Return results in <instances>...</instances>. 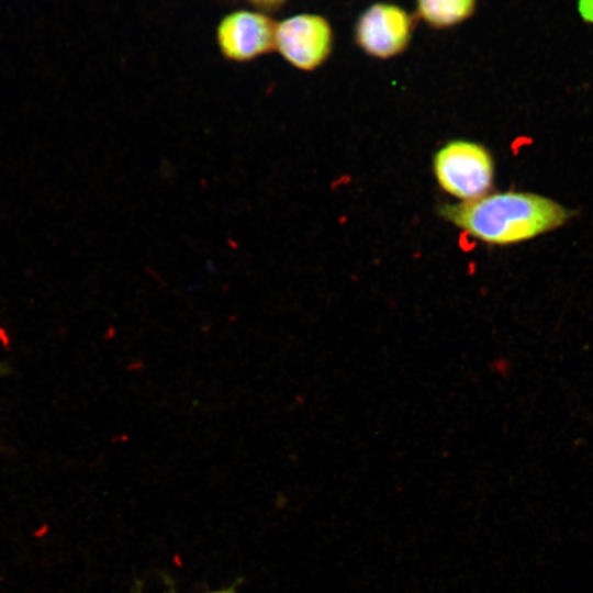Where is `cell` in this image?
I'll return each instance as SVG.
<instances>
[{"mask_svg": "<svg viewBox=\"0 0 593 593\" xmlns=\"http://www.w3.org/2000/svg\"><path fill=\"white\" fill-rule=\"evenodd\" d=\"M440 215L472 237L491 245H512L563 225L570 217L558 202L532 192L505 191L445 204Z\"/></svg>", "mask_w": 593, "mask_h": 593, "instance_id": "cell-1", "label": "cell"}, {"mask_svg": "<svg viewBox=\"0 0 593 593\" xmlns=\"http://www.w3.org/2000/svg\"><path fill=\"white\" fill-rule=\"evenodd\" d=\"M433 170L445 192L469 201L489 192L494 178V161L483 145L455 139L437 150Z\"/></svg>", "mask_w": 593, "mask_h": 593, "instance_id": "cell-2", "label": "cell"}, {"mask_svg": "<svg viewBox=\"0 0 593 593\" xmlns=\"http://www.w3.org/2000/svg\"><path fill=\"white\" fill-rule=\"evenodd\" d=\"M333 45V27L323 15L299 13L276 25L275 49L299 70L312 71L321 67Z\"/></svg>", "mask_w": 593, "mask_h": 593, "instance_id": "cell-3", "label": "cell"}, {"mask_svg": "<svg viewBox=\"0 0 593 593\" xmlns=\"http://www.w3.org/2000/svg\"><path fill=\"white\" fill-rule=\"evenodd\" d=\"M414 27L415 19L405 9L395 3L377 2L359 14L354 40L367 55L389 59L409 47Z\"/></svg>", "mask_w": 593, "mask_h": 593, "instance_id": "cell-4", "label": "cell"}, {"mask_svg": "<svg viewBox=\"0 0 593 593\" xmlns=\"http://www.w3.org/2000/svg\"><path fill=\"white\" fill-rule=\"evenodd\" d=\"M277 23L265 12L236 10L221 19L216 43L228 60L245 63L275 49Z\"/></svg>", "mask_w": 593, "mask_h": 593, "instance_id": "cell-5", "label": "cell"}, {"mask_svg": "<svg viewBox=\"0 0 593 593\" xmlns=\"http://www.w3.org/2000/svg\"><path fill=\"white\" fill-rule=\"evenodd\" d=\"M478 0H416V14L428 26L444 30L473 15Z\"/></svg>", "mask_w": 593, "mask_h": 593, "instance_id": "cell-6", "label": "cell"}, {"mask_svg": "<svg viewBox=\"0 0 593 593\" xmlns=\"http://www.w3.org/2000/svg\"><path fill=\"white\" fill-rule=\"evenodd\" d=\"M257 9L271 12L280 9L288 0H244Z\"/></svg>", "mask_w": 593, "mask_h": 593, "instance_id": "cell-7", "label": "cell"}, {"mask_svg": "<svg viewBox=\"0 0 593 593\" xmlns=\"http://www.w3.org/2000/svg\"><path fill=\"white\" fill-rule=\"evenodd\" d=\"M578 9L585 22L593 23V0H579Z\"/></svg>", "mask_w": 593, "mask_h": 593, "instance_id": "cell-8", "label": "cell"}, {"mask_svg": "<svg viewBox=\"0 0 593 593\" xmlns=\"http://www.w3.org/2000/svg\"><path fill=\"white\" fill-rule=\"evenodd\" d=\"M170 593H176L175 590H171ZM204 593H237L236 590H235V585L231 586V588H225V589H221V590H215V591H210V592H204Z\"/></svg>", "mask_w": 593, "mask_h": 593, "instance_id": "cell-9", "label": "cell"}, {"mask_svg": "<svg viewBox=\"0 0 593 593\" xmlns=\"http://www.w3.org/2000/svg\"><path fill=\"white\" fill-rule=\"evenodd\" d=\"M136 593H142V592H141V589H139V585H137Z\"/></svg>", "mask_w": 593, "mask_h": 593, "instance_id": "cell-10", "label": "cell"}]
</instances>
